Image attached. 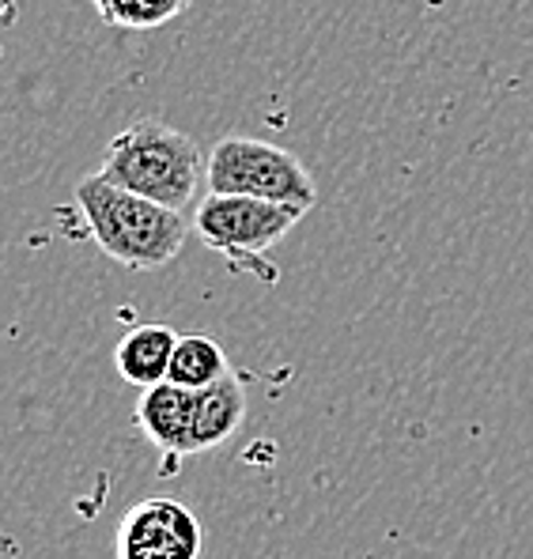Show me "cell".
Instances as JSON below:
<instances>
[{"instance_id":"cell-8","label":"cell","mask_w":533,"mask_h":559,"mask_svg":"<svg viewBox=\"0 0 533 559\" xmlns=\"http://www.w3.org/2000/svg\"><path fill=\"white\" fill-rule=\"evenodd\" d=\"M242 419H246V390L235 374L197 393V454L224 447L242 427Z\"/></svg>"},{"instance_id":"cell-9","label":"cell","mask_w":533,"mask_h":559,"mask_svg":"<svg viewBox=\"0 0 533 559\" xmlns=\"http://www.w3.org/2000/svg\"><path fill=\"white\" fill-rule=\"evenodd\" d=\"M232 378V364H227L224 348H220L212 336H178V348H175V359H170V374L167 382L178 385V390H190V393H201L209 385L224 382Z\"/></svg>"},{"instance_id":"cell-2","label":"cell","mask_w":533,"mask_h":559,"mask_svg":"<svg viewBox=\"0 0 533 559\" xmlns=\"http://www.w3.org/2000/svg\"><path fill=\"white\" fill-rule=\"evenodd\" d=\"M76 204L98 250L126 269H163L182 253L193 219L155 201L103 182L98 175L76 186Z\"/></svg>"},{"instance_id":"cell-3","label":"cell","mask_w":533,"mask_h":559,"mask_svg":"<svg viewBox=\"0 0 533 559\" xmlns=\"http://www.w3.org/2000/svg\"><path fill=\"white\" fill-rule=\"evenodd\" d=\"M209 193L253 197V201L284 204V209L310 212L318 204V186L299 159L269 140L224 136L204 163Z\"/></svg>"},{"instance_id":"cell-6","label":"cell","mask_w":533,"mask_h":559,"mask_svg":"<svg viewBox=\"0 0 533 559\" xmlns=\"http://www.w3.org/2000/svg\"><path fill=\"white\" fill-rule=\"evenodd\" d=\"M137 427L175 473L182 457L197 454V393L170 382L152 385L137 401Z\"/></svg>"},{"instance_id":"cell-11","label":"cell","mask_w":533,"mask_h":559,"mask_svg":"<svg viewBox=\"0 0 533 559\" xmlns=\"http://www.w3.org/2000/svg\"><path fill=\"white\" fill-rule=\"evenodd\" d=\"M15 23V0H0V27Z\"/></svg>"},{"instance_id":"cell-10","label":"cell","mask_w":533,"mask_h":559,"mask_svg":"<svg viewBox=\"0 0 533 559\" xmlns=\"http://www.w3.org/2000/svg\"><path fill=\"white\" fill-rule=\"evenodd\" d=\"M186 8H190V0H95V12L103 15V23L121 31H155L178 20Z\"/></svg>"},{"instance_id":"cell-5","label":"cell","mask_w":533,"mask_h":559,"mask_svg":"<svg viewBox=\"0 0 533 559\" xmlns=\"http://www.w3.org/2000/svg\"><path fill=\"white\" fill-rule=\"evenodd\" d=\"M204 533L190 507L167 496H147L118 522V559H201Z\"/></svg>"},{"instance_id":"cell-7","label":"cell","mask_w":533,"mask_h":559,"mask_svg":"<svg viewBox=\"0 0 533 559\" xmlns=\"http://www.w3.org/2000/svg\"><path fill=\"white\" fill-rule=\"evenodd\" d=\"M175 348L178 333L170 325H133L114 348V364H118V374L129 385L152 390V385L167 382Z\"/></svg>"},{"instance_id":"cell-1","label":"cell","mask_w":533,"mask_h":559,"mask_svg":"<svg viewBox=\"0 0 533 559\" xmlns=\"http://www.w3.org/2000/svg\"><path fill=\"white\" fill-rule=\"evenodd\" d=\"M201 147L190 133L163 121H133L106 144L98 178L170 212H190L204 178Z\"/></svg>"},{"instance_id":"cell-4","label":"cell","mask_w":533,"mask_h":559,"mask_svg":"<svg viewBox=\"0 0 533 559\" xmlns=\"http://www.w3.org/2000/svg\"><path fill=\"white\" fill-rule=\"evenodd\" d=\"M303 219L299 209L253 201V197L209 193L193 209V231L209 250L232 261H258Z\"/></svg>"}]
</instances>
